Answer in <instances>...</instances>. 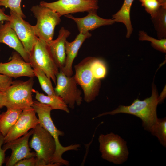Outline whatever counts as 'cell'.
Returning a JSON list of instances; mask_svg holds the SVG:
<instances>
[{"instance_id":"1","label":"cell","mask_w":166,"mask_h":166,"mask_svg":"<svg viewBox=\"0 0 166 166\" xmlns=\"http://www.w3.org/2000/svg\"><path fill=\"white\" fill-rule=\"evenodd\" d=\"M158 96L156 86L153 84L150 97L143 100L137 98L129 105H120L116 109L99 114L93 119L107 115H114L119 113L131 114L140 119L144 129L150 132L158 118L156 109L159 104Z\"/></svg>"},{"instance_id":"2","label":"cell","mask_w":166,"mask_h":166,"mask_svg":"<svg viewBox=\"0 0 166 166\" xmlns=\"http://www.w3.org/2000/svg\"><path fill=\"white\" fill-rule=\"evenodd\" d=\"M32 107L34 109L38 116L39 124L49 132L54 138L56 145V150L53 160L56 166L61 165H69L68 161L62 157L63 154L69 150H77L81 147L77 144L64 147L62 145L59 140V136H63L64 132L58 129L54 125L51 116L52 110L49 105L41 103L38 101H33Z\"/></svg>"},{"instance_id":"3","label":"cell","mask_w":166,"mask_h":166,"mask_svg":"<svg viewBox=\"0 0 166 166\" xmlns=\"http://www.w3.org/2000/svg\"><path fill=\"white\" fill-rule=\"evenodd\" d=\"M33 132L29 146L35 151L36 166H53L56 150L55 140L39 124L32 129Z\"/></svg>"},{"instance_id":"4","label":"cell","mask_w":166,"mask_h":166,"mask_svg":"<svg viewBox=\"0 0 166 166\" xmlns=\"http://www.w3.org/2000/svg\"><path fill=\"white\" fill-rule=\"evenodd\" d=\"M31 11L37 19L33 26L35 34L47 45L53 40L55 27L61 22V17L50 9L40 5L33 6Z\"/></svg>"},{"instance_id":"5","label":"cell","mask_w":166,"mask_h":166,"mask_svg":"<svg viewBox=\"0 0 166 166\" xmlns=\"http://www.w3.org/2000/svg\"><path fill=\"white\" fill-rule=\"evenodd\" d=\"M98 140L103 159L116 164H121L127 160L129 152L126 142L119 136L113 132L101 134Z\"/></svg>"},{"instance_id":"6","label":"cell","mask_w":166,"mask_h":166,"mask_svg":"<svg viewBox=\"0 0 166 166\" xmlns=\"http://www.w3.org/2000/svg\"><path fill=\"white\" fill-rule=\"evenodd\" d=\"M34 77L28 80L13 81L11 84L4 92L5 106L7 108L23 110L32 106L33 101L32 93L34 89Z\"/></svg>"},{"instance_id":"7","label":"cell","mask_w":166,"mask_h":166,"mask_svg":"<svg viewBox=\"0 0 166 166\" xmlns=\"http://www.w3.org/2000/svg\"><path fill=\"white\" fill-rule=\"evenodd\" d=\"M92 58L87 57L74 66L76 80L83 90L85 101L88 103L98 95L101 85V80L95 77L91 70Z\"/></svg>"},{"instance_id":"8","label":"cell","mask_w":166,"mask_h":166,"mask_svg":"<svg viewBox=\"0 0 166 166\" xmlns=\"http://www.w3.org/2000/svg\"><path fill=\"white\" fill-rule=\"evenodd\" d=\"M29 63L32 68L36 67L42 70L56 84V76L59 69L52 57L47 45L38 38L29 55Z\"/></svg>"},{"instance_id":"9","label":"cell","mask_w":166,"mask_h":166,"mask_svg":"<svg viewBox=\"0 0 166 166\" xmlns=\"http://www.w3.org/2000/svg\"><path fill=\"white\" fill-rule=\"evenodd\" d=\"M56 95L60 97L69 108L73 109L75 105H81L82 101L81 91L77 88L74 75L68 77L60 69L56 75Z\"/></svg>"},{"instance_id":"10","label":"cell","mask_w":166,"mask_h":166,"mask_svg":"<svg viewBox=\"0 0 166 166\" xmlns=\"http://www.w3.org/2000/svg\"><path fill=\"white\" fill-rule=\"evenodd\" d=\"M39 5L50 9L61 17L69 14L97 10L99 8L98 0H58L51 2L42 1Z\"/></svg>"},{"instance_id":"11","label":"cell","mask_w":166,"mask_h":166,"mask_svg":"<svg viewBox=\"0 0 166 166\" xmlns=\"http://www.w3.org/2000/svg\"><path fill=\"white\" fill-rule=\"evenodd\" d=\"M10 26L15 32L29 55L38 38L35 34L33 26L17 14L10 11Z\"/></svg>"},{"instance_id":"12","label":"cell","mask_w":166,"mask_h":166,"mask_svg":"<svg viewBox=\"0 0 166 166\" xmlns=\"http://www.w3.org/2000/svg\"><path fill=\"white\" fill-rule=\"evenodd\" d=\"M36 113L32 106L22 110L14 125L4 136V144L21 137L39 124Z\"/></svg>"},{"instance_id":"13","label":"cell","mask_w":166,"mask_h":166,"mask_svg":"<svg viewBox=\"0 0 166 166\" xmlns=\"http://www.w3.org/2000/svg\"><path fill=\"white\" fill-rule=\"evenodd\" d=\"M33 132L32 129L22 137L5 144L2 148L5 151L10 149L12 152L7 160L6 166H13L24 159L36 157V153L31 152L28 143L29 139Z\"/></svg>"},{"instance_id":"14","label":"cell","mask_w":166,"mask_h":166,"mask_svg":"<svg viewBox=\"0 0 166 166\" xmlns=\"http://www.w3.org/2000/svg\"><path fill=\"white\" fill-rule=\"evenodd\" d=\"M0 74L14 78L23 76L35 77L30 63L25 61L16 51L13 53L10 61L4 63L0 62Z\"/></svg>"},{"instance_id":"15","label":"cell","mask_w":166,"mask_h":166,"mask_svg":"<svg viewBox=\"0 0 166 166\" xmlns=\"http://www.w3.org/2000/svg\"><path fill=\"white\" fill-rule=\"evenodd\" d=\"M97 10L88 12L87 15L83 17L77 18L70 14L65 15L73 20L76 23L79 32L86 33L100 27L111 25L115 22L114 19H105L100 17L97 13Z\"/></svg>"},{"instance_id":"16","label":"cell","mask_w":166,"mask_h":166,"mask_svg":"<svg viewBox=\"0 0 166 166\" xmlns=\"http://www.w3.org/2000/svg\"><path fill=\"white\" fill-rule=\"evenodd\" d=\"M70 34L69 30L62 27L59 30L57 38L53 40L46 45L52 57L59 69H62L65 65L66 57L65 42Z\"/></svg>"},{"instance_id":"17","label":"cell","mask_w":166,"mask_h":166,"mask_svg":"<svg viewBox=\"0 0 166 166\" xmlns=\"http://www.w3.org/2000/svg\"><path fill=\"white\" fill-rule=\"evenodd\" d=\"M0 43L5 44L18 53L24 60L29 63V55L26 51L10 21L0 24Z\"/></svg>"},{"instance_id":"18","label":"cell","mask_w":166,"mask_h":166,"mask_svg":"<svg viewBox=\"0 0 166 166\" xmlns=\"http://www.w3.org/2000/svg\"><path fill=\"white\" fill-rule=\"evenodd\" d=\"M91 36L89 32L82 33L79 32L75 39L71 42L66 40L65 42V48L66 55L65 64L64 67L60 69L68 77L72 76L73 63L75 58L77 56L78 51L83 43L87 38Z\"/></svg>"},{"instance_id":"19","label":"cell","mask_w":166,"mask_h":166,"mask_svg":"<svg viewBox=\"0 0 166 166\" xmlns=\"http://www.w3.org/2000/svg\"><path fill=\"white\" fill-rule=\"evenodd\" d=\"M134 0H124L123 3L120 10L112 16V19L115 22L124 23L126 26L127 32L126 37L129 38L133 31L130 13L131 7Z\"/></svg>"},{"instance_id":"20","label":"cell","mask_w":166,"mask_h":166,"mask_svg":"<svg viewBox=\"0 0 166 166\" xmlns=\"http://www.w3.org/2000/svg\"><path fill=\"white\" fill-rule=\"evenodd\" d=\"M22 110L7 108L0 113V133L5 136L14 125Z\"/></svg>"},{"instance_id":"21","label":"cell","mask_w":166,"mask_h":166,"mask_svg":"<svg viewBox=\"0 0 166 166\" xmlns=\"http://www.w3.org/2000/svg\"><path fill=\"white\" fill-rule=\"evenodd\" d=\"M34 92L35 93V98L37 101L49 105L52 110L59 109L67 113H69L68 106L60 97L57 95H45L37 90H35Z\"/></svg>"},{"instance_id":"22","label":"cell","mask_w":166,"mask_h":166,"mask_svg":"<svg viewBox=\"0 0 166 166\" xmlns=\"http://www.w3.org/2000/svg\"><path fill=\"white\" fill-rule=\"evenodd\" d=\"M151 19L158 39L166 38V7H161Z\"/></svg>"},{"instance_id":"23","label":"cell","mask_w":166,"mask_h":166,"mask_svg":"<svg viewBox=\"0 0 166 166\" xmlns=\"http://www.w3.org/2000/svg\"><path fill=\"white\" fill-rule=\"evenodd\" d=\"M35 77L39 81L41 87L47 95H56L51 79L41 69L36 67L33 68Z\"/></svg>"},{"instance_id":"24","label":"cell","mask_w":166,"mask_h":166,"mask_svg":"<svg viewBox=\"0 0 166 166\" xmlns=\"http://www.w3.org/2000/svg\"><path fill=\"white\" fill-rule=\"evenodd\" d=\"M150 132L152 135L156 137L160 144L164 147L166 146V118H158L156 123Z\"/></svg>"},{"instance_id":"25","label":"cell","mask_w":166,"mask_h":166,"mask_svg":"<svg viewBox=\"0 0 166 166\" xmlns=\"http://www.w3.org/2000/svg\"><path fill=\"white\" fill-rule=\"evenodd\" d=\"M90 68L94 76L96 79L101 80L106 77L107 68L105 62L103 60L92 57Z\"/></svg>"},{"instance_id":"26","label":"cell","mask_w":166,"mask_h":166,"mask_svg":"<svg viewBox=\"0 0 166 166\" xmlns=\"http://www.w3.org/2000/svg\"><path fill=\"white\" fill-rule=\"evenodd\" d=\"M139 39L141 41H149L156 49L164 53L166 52V38L156 39L148 35L144 31L141 30L139 31Z\"/></svg>"},{"instance_id":"27","label":"cell","mask_w":166,"mask_h":166,"mask_svg":"<svg viewBox=\"0 0 166 166\" xmlns=\"http://www.w3.org/2000/svg\"><path fill=\"white\" fill-rule=\"evenodd\" d=\"M141 4L152 17L161 7H166V0H146L141 2Z\"/></svg>"},{"instance_id":"28","label":"cell","mask_w":166,"mask_h":166,"mask_svg":"<svg viewBox=\"0 0 166 166\" xmlns=\"http://www.w3.org/2000/svg\"><path fill=\"white\" fill-rule=\"evenodd\" d=\"M22 0H0V6L8 8L10 11L17 14L23 18L26 16L22 12L21 8Z\"/></svg>"},{"instance_id":"29","label":"cell","mask_w":166,"mask_h":166,"mask_svg":"<svg viewBox=\"0 0 166 166\" xmlns=\"http://www.w3.org/2000/svg\"><path fill=\"white\" fill-rule=\"evenodd\" d=\"M12 82V77L0 74V92H4Z\"/></svg>"},{"instance_id":"30","label":"cell","mask_w":166,"mask_h":166,"mask_svg":"<svg viewBox=\"0 0 166 166\" xmlns=\"http://www.w3.org/2000/svg\"><path fill=\"white\" fill-rule=\"evenodd\" d=\"M36 157H32L19 161L14 166H36Z\"/></svg>"},{"instance_id":"31","label":"cell","mask_w":166,"mask_h":166,"mask_svg":"<svg viewBox=\"0 0 166 166\" xmlns=\"http://www.w3.org/2000/svg\"><path fill=\"white\" fill-rule=\"evenodd\" d=\"M4 136L0 133V166L2 165L5 161L6 151L2 149V145L4 144Z\"/></svg>"},{"instance_id":"32","label":"cell","mask_w":166,"mask_h":166,"mask_svg":"<svg viewBox=\"0 0 166 166\" xmlns=\"http://www.w3.org/2000/svg\"><path fill=\"white\" fill-rule=\"evenodd\" d=\"M11 18L10 15L6 14L4 9L0 8V22L3 21H10Z\"/></svg>"},{"instance_id":"33","label":"cell","mask_w":166,"mask_h":166,"mask_svg":"<svg viewBox=\"0 0 166 166\" xmlns=\"http://www.w3.org/2000/svg\"><path fill=\"white\" fill-rule=\"evenodd\" d=\"M5 95L4 92H0V109L5 106Z\"/></svg>"},{"instance_id":"34","label":"cell","mask_w":166,"mask_h":166,"mask_svg":"<svg viewBox=\"0 0 166 166\" xmlns=\"http://www.w3.org/2000/svg\"><path fill=\"white\" fill-rule=\"evenodd\" d=\"M140 2H143L145 1L146 0H139Z\"/></svg>"},{"instance_id":"35","label":"cell","mask_w":166,"mask_h":166,"mask_svg":"<svg viewBox=\"0 0 166 166\" xmlns=\"http://www.w3.org/2000/svg\"></svg>"}]
</instances>
